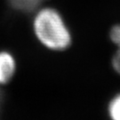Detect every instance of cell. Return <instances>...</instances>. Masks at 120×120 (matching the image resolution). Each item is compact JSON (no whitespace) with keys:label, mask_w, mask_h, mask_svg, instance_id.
Here are the masks:
<instances>
[{"label":"cell","mask_w":120,"mask_h":120,"mask_svg":"<svg viewBox=\"0 0 120 120\" xmlns=\"http://www.w3.org/2000/svg\"><path fill=\"white\" fill-rule=\"evenodd\" d=\"M17 63L14 56L6 51L0 52V86L11 81L16 72Z\"/></svg>","instance_id":"7a4b0ae2"},{"label":"cell","mask_w":120,"mask_h":120,"mask_svg":"<svg viewBox=\"0 0 120 120\" xmlns=\"http://www.w3.org/2000/svg\"><path fill=\"white\" fill-rule=\"evenodd\" d=\"M9 4L14 9L22 12H33L42 5L45 0H8Z\"/></svg>","instance_id":"3957f363"},{"label":"cell","mask_w":120,"mask_h":120,"mask_svg":"<svg viewBox=\"0 0 120 120\" xmlns=\"http://www.w3.org/2000/svg\"><path fill=\"white\" fill-rule=\"evenodd\" d=\"M111 68L116 74L120 76V49H116L111 57Z\"/></svg>","instance_id":"8992f818"},{"label":"cell","mask_w":120,"mask_h":120,"mask_svg":"<svg viewBox=\"0 0 120 120\" xmlns=\"http://www.w3.org/2000/svg\"><path fill=\"white\" fill-rule=\"evenodd\" d=\"M2 99H3V96H2V94L0 92V110H1V104H2Z\"/></svg>","instance_id":"52a82bcc"},{"label":"cell","mask_w":120,"mask_h":120,"mask_svg":"<svg viewBox=\"0 0 120 120\" xmlns=\"http://www.w3.org/2000/svg\"><path fill=\"white\" fill-rule=\"evenodd\" d=\"M32 31L45 49L54 52L67 51L73 44L72 31L60 10L40 5L33 11Z\"/></svg>","instance_id":"6da1fadb"},{"label":"cell","mask_w":120,"mask_h":120,"mask_svg":"<svg viewBox=\"0 0 120 120\" xmlns=\"http://www.w3.org/2000/svg\"><path fill=\"white\" fill-rule=\"evenodd\" d=\"M109 38L116 49H120V23H116L109 30Z\"/></svg>","instance_id":"5b68a950"},{"label":"cell","mask_w":120,"mask_h":120,"mask_svg":"<svg viewBox=\"0 0 120 120\" xmlns=\"http://www.w3.org/2000/svg\"><path fill=\"white\" fill-rule=\"evenodd\" d=\"M107 114L109 120H120V92L113 95L109 101Z\"/></svg>","instance_id":"277c9868"}]
</instances>
